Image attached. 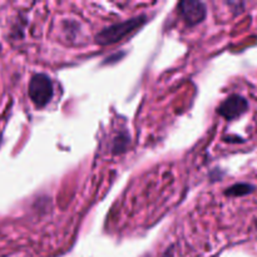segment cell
Masks as SVG:
<instances>
[{"label": "cell", "mask_w": 257, "mask_h": 257, "mask_svg": "<svg viewBox=\"0 0 257 257\" xmlns=\"http://www.w3.org/2000/svg\"><path fill=\"white\" fill-rule=\"evenodd\" d=\"M247 108L248 102L245 98L238 94H233L221 103V105L218 107V113L226 119L232 120L242 115L247 110Z\"/></svg>", "instance_id": "3957f363"}, {"label": "cell", "mask_w": 257, "mask_h": 257, "mask_svg": "<svg viewBox=\"0 0 257 257\" xmlns=\"http://www.w3.org/2000/svg\"><path fill=\"white\" fill-rule=\"evenodd\" d=\"M255 190V187L251 185H247V183H237V185L232 186L231 188H228L226 191V195L227 196H245L251 193Z\"/></svg>", "instance_id": "5b68a950"}, {"label": "cell", "mask_w": 257, "mask_h": 257, "mask_svg": "<svg viewBox=\"0 0 257 257\" xmlns=\"http://www.w3.org/2000/svg\"><path fill=\"white\" fill-rule=\"evenodd\" d=\"M180 14L186 23L196 25L206 17V7L200 2H182L180 4Z\"/></svg>", "instance_id": "277c9868"}, {"label": "cell", "mask_w": 257, "mask_h": 257, "mask_svg": "<svg viewBox=\"0 0 257 257\" xmlns=\"http://www.w3.org/2000/svg\"><path fill=\"white\" fill-rule=\"evenodd\" d=\"M145 22V17H138L135 19L125 20L123 23H118V24L110 25V27L105 28L102 32L98 33L95 35V40H97L99 44L102 45H108L113 44V43H117L118 40L123 39L124 37H127L130 33H132L133 30L137 29L142 23Z\"/></svg>", "instance_id": "6da1fadb"}, {"label": "cell", "mask_w": 257, "mask_h": 257, "mask_svg": "<svg viewBox=\"0 0 257 257\" xmlns=\"http://www.w3.org/2000/svg\"><path fill=\"white\" fill-rule=\"evenodd\" d=\"M54 89L50 78L45 74H35L29 83V97L37 107H45L52 100Z\"/></svg>", "instance_id": "7a4b0ae2"}]
</instances>
